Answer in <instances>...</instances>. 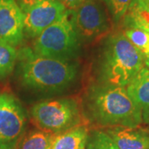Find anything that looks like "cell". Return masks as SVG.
Here are the masks:
<instances>
[{
  "mask_svg": "<svg viewBox=\"0 0 149 149\" xmlns=\"http://www.w3.org/2000/svg\"><path fill=\"white\" fill-rule=\"evenodd\" d=\"M56 133L32 130L24 133L15 149H50Z\"/></svg>",
  "mask_w": 149,
  "mask_h": 149,
  "instance_id": "cell-13",
  "label": "cell"
},
{
  "mask_svg": "<svg viewBox=\"0 0 149 149\" xmlns=\"http://www.w3.org/2000/svg\"><path fill=\"white\" fill-rule=\"evenodd\" d=\"M78 34L70 18V11L59 20L44 29L33 43V51L38 55L69 61L79 50Z\"/></svg>",
  "mask_w": 149,
  "mask_h": 149,
  "instance_id": "cell-4",
  "label": "cell"
},
{
  "mask_svg": "<svg viewBox=\"0 0 149 149\" xmlns=\"http://www.w3.org/2000/svg\"><path fill=\"white\" fill-rule=\"evenodd\" d=\"M89 136L87 128L78 125L56 133L50 149H85Z\"/></svg>",
  "mask_w": 149,
  "mask_h": 149,
  "instance_id": "cell-12",
  "label": "cell"
},
{
  "mask_svg": "<svg viewBox=\"0 0 149 149\" xmlns=\"http://www.w3.org/2000/svg\"><path fill=\"white\" fill-rule=\"evenodd\" d=\"M17 52L16 48L0 42V79H3L13 72L15 67Z\"/></svg>",
  "mask_w": 149,
  "mask_h": 149,
  "instance_id": "cell-14",
  "label": "cell"
},
{
  "mask_svg": "<svg viewBox=\"0 0 149 149\" xmlns=\"http://www.w3.org/2000/svg\"><path fill=\"white\" fill-rule=\"evenodd\" d=\"M128 95L143 113L149 109V68L143 66L126 85Z\"/></svg>",
  "mask_w": 149,
  "mask_h": 149,
  "instance_id": "cell-11",
  "label": "cell"
},
{
  "mask_svg": "<svg viewBox=\"0 0 149 149\" xmlns=\"http://www.w3.org/2000/svg\"><path fill=\"white\" fill-rule=\"evenodd\" d=\"M144 56V63H145V66H147L149 68V48L143 53Z\"/></svg>",
  "mask_w": 149,
  "mask_h": 149,
  "instance_id": "cell-19",
  "label": "cell"
},
{
  "mask_svg": "<svg viewBox=\"0 0 149 149\" xmlns=\"http://www.w3.org/2000/svg\"><path fill=\"white\" fill-rule=\"evenodd\" d=\"M23 16L17 0H0V42L13 47L24 37Z\"/></svg>",
  "mask_w": 149,
  "mask_h": 149,
  "instance_id": "cell-9",
  "label": "cell"
},
{
  "mask_svg": "<svg viewBox=\"0 0 149 149\" xmlns=\"http://www.w3.org/2000/svg\"><path fill=\"white\" fill-rule=\"evenodd\" d=\"M32 117L37 127L46 132L59 133L80 125L77 104L68 99L45 100L32 109Z\"/></svg>",
  "mask_w": 149,
  "mask_h": 149,
  "instance_id": "cell-5",
  "label": "cell"
},
{
  "mask_svg": "<svg viewBox=\"0 0 149 149\" xmlns=\"http://www.w3.org/2000/svg\"><path fill=\"white\" fill-rule=\"evenodd\" d=\"M67 10H73L85 0H59Z\"/></svg>",
  "mask_w": 149,
  "mask_h": 149,
  "instance_id": "cell-18",
  "label": "cell"
},
{
  "mask_svg": "<svg viewBox=\"0 0 149 149\" xmlns=\"http://www.w3.org/2000/svg\"><path fill=\"white\" fill-rule=\"evenodd\" d=\"M143 120L147 123H149V109L143 113Z\"/></svg>",
  "mask_w": 149,
  "mask_h": 149,
  "instance_id": "cell-20",
  "label": "cell"
},
{
  "mask_svg": "<svg viewBox=\"0 0 149 149\" xmlns=\"http://www.w3.org/2000/svg\"><path fill=\"white\" fill-rule=\"evenodd\" d=\"M17 59L22 83L33 90H62L74 81L77 74L74 63L40 56L31 48L21 49Z\"/></svg>",
  "mask_w": 149,
  "mask_h": 149,
  "instance_id": "cell-1",
  "label": "cell"
},
{
  "mask_svg": "<svg viewBox=\"0 0 149 149\" xmlns=\"http://www.w3.org/2000/svg\"><path fill=\"white\" fill-rule=\"evenodd\" d=\"M143 1H145V2H148V3H149V0H143Z\"/></svg>",
  "mask_w": 149,
  "mask_h": 149,
  "instance_id": "cell-21",
  "label": "cell"
},
{
  "mask_svg": "<svg viewBox=\"0 0 149 149\" xmlns=\"http://www.w3.org/2000/svg\"><path fill=\"white\" fill-rule=\"evenodd\" d=\"M17 1L23 16L24 32L31 37H37L67 12L59 0Z\"/></svg>",
  "mask_w": 149,
  "mask_h": 149,
  "instance_id": "cell-7",
  "label": "cell"
},
{
  "mask_svg": "<svg viewBox=\"0 0 149 149\" xmlns=\"http://www.w3.org/2000/svg\"><path fill=\"white\" fill-rule=\"evenodd\" d=\"M114 22H118L125 16L132 0H104Z\"/></svg>",
  "mask_w": 149,
  "mask_h": 149,
  "instance_id": "cell-17",
  "label": "cell"
},
{
  "mask_svg": "<svg viewBox=\"0 0 149 149\" xmlns=\"http://www.w3.org/2000/svg\"><path fill=\"white\" fill-rule=\"evenodd\" d=\"M123 35L143 53L149 48V32L137 27H128Z\"/></svg>",
  "mask_w": 149,
  "mask_h": 149,
  "instance_id": "cell-16",
  "label": "cell"
},
{
  "mask_svg": "<svg viewBox=\"0 0 149 149\" xmlns=\"http://www.w3.org/2000/svg\"><path fill=\"white\" fill-rule=\"evenodd\" d=\"M27 114L14 96L0 94V149H15L25 133Z\"/></svg>",
  "mask_w": 149,
  "mask_h": 149,
  "instance_id": "cell-6",
  "label": "cell"
},
{
  "mask_svg": "<svg viewBox=\"0 0 149 149\" xmlns=\"http://www.w3.org/2000/svg\"><path fill=\"white\" fill-rule=\"evenodd\" d=\"M69 11L75 32L85 39L95 38L109 28L106 14L95 0H85L74 9Z\"/></svg>",
  "mask_w": 149,
  "mask_h": 149,
  "instance_id": "cell-8",
  "label": "cell"
},
{
  "mask_svg": "<svg viewBox=\"0 0 149 149\" xmlns=\"http://www.w3.org/2000/svg\"><path fill=\"white\" fill-rule=\"evenodd\" d=\"M143 66V53L123 34L109 38L101 65L102 79L107 85L126 87Z\"/></svg>",
  "mask_w": 149,
  "mask_h": 149,
  "instance_id": "cell-3",
  "label": "cell"
},
{
  "mask_svg": "<svg viewBox=\"0 0 149 149\" xmlns=\"http://www.w3.org/2000/svg\"><path fill=\"white\" fill-rule=\"evenodd\" d=\"M86 149H118L108 133L102 130H95L89 133Z\"/></svg>",
  "mask_w": 149,
  "mask_h": 149,
  "instance_id": "cell-15",
  "label": "cell"
},
{
  "mask_svg": "<svg viewBox=\"0 0 149 149\" xmlns=\"http://www.w3.org/2000/svg\"><path fill=\"white\" fill-rule=\"evenodd\" d=\"M105 132L118 149H149V131L139 126H113Z\"/></svg>",
  "mask_w": 149,
  "mask_h": 149,
  "instance_id": "cell-10",
  "label": "cell"
},
{
  "mask_svg": "<svg viewBox=\"0 0 149 149\" xmlns=\"http://www.w3.org/2000/svg\"><path fill=\"white\" fill-rule=\"evenodd\" d=\"M89 112L96 122L104 126L138 127L143 113L123 86L96 87L89 96Z\"/></svg>",
  "mask_w": 149,
  "mask_h": 149,
  "instance_id": "cell-2",
  "label": "cell"
}]
</instances>
